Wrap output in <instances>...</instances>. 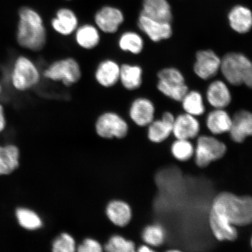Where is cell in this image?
Segmentation results:
<instances>
[{
  "label": "cell",
  "instance_id": "6da1fadb",
  "mask_svg": "<svg viewBox=\"0 0 252 252\" xmlns=\"http://www.w3.org/2000/svg\"><path fill=\"white\" fill-rule=\"evenodd\" d=\"M211 211L235 226L250 225L252 223V197L223 192L214 198Z\"/></svg>",
  "mask_w": 252,
  "mask_h": 252
},
{
  "label": "cell",
  "instance_id": "7a4b0ae2",
  "mask_svg": "<svg viewBox=\"0 0 252 252\" xmlns=\"http://www.w3.org/2000/svg\"><path fill=\"white\" fill-rule=\"evenodd\" d=\"M17 40L21 46L39 51L45 46L47 32L40 15L33 9L25 7L20 11Z\"/></svg>",
  "mask_w": 252,
  "mask_h": 252
},
{
  "label": "cell",
  "instance_id": "3957f363",
  "mask_svg": "<svg viewBox=\"0 0 252 252\" xmlns=\"http://www.w3.org/2000/svg\"><path fill=\"white\" fill-rule=\"evenodd\" d=\"M220 70L230 84L252 88V62L239 53H229L221 59Z\"/></svg>",
  "mask_w": 252,
  "mask_h": 252
},
{
  "label": "cell",
  "instance_id": "277c9868",
  "mask_svg": "<svg viewBox=\"0 0 252 252\" xmlns=\"http://www.w3.org/2000/svg\"><path fill=\"white\" fill-rule=\"evenodd\" d=\"M43 75L47 80L59 82L66 87H70L80 81L83 73L76 59L66 58L53 62L44 70Z\"/></svg>",
  "mask_w": 252,
  "mask_h": 252
},
{
  "label": "cell",
  "instance_id": "5b68a950",
  "mask_svg": "<svg viewBox=\"0 0 252 252\" xmlns=\"http://www.w3.org/2000/svg\"><path fill=\"white\" fill-rule=\"evenodd\" d=\"M40 77L38 68L29 58L20 56L16 60L11 74L15 89L20 91L31 89L38 84Z\"/></svg>",
  "mask_w": 252,
  "mask_h": 252
},
{
  "label": "cell",
  "instance_id": "8992f818",
  "mask_svg": "<svg viewBox=\"0 0 252 252\" xmlns=\"http://www.w3.org/2000/svg\"><path fill=\"white\" fill-rule=\"evenodd\" d=\"M157 76L158 90L169 98L182 101L188 92V88L181 71L175 68H165L160 70Z\"/></svg>",
  "mask_w": 252,
  "mask_h": 252
},
{
  "label": "cell",
  "instance_id": "52a82bcc",
  "mask_svg": "<svg viewBox=\"0 0 252 252\" xmlns=\"http://www.w3.org/2000/svg\"><path fill=\"white\" fill-rule=\"evenodd\" d=\"M95 130L100 137L105 138H122L127 135L128 126L125 120L118 113L108 111L97 118Z\"/></svg>",
  "mask_w": 252,
  "mask_h": 252
},
{
  "label": "cell",
  "instance_id": "ba28073f",
  "mask_svg": "<svg viewBox=\"0 0 252 252\" xmlns=\"http://www.w3.org/2000/svg\"><path fill=\"white\" fill-rule=\"evenodd\" d=\"M225 144L213 137L203 135L198 138L196 150V163L204 168L211 162L218 160L225 155Z\"/></svg>",
  "mask_w": 252,
  "mask_h": 252
},
{
  "label": "cell",
  "instance_id": "9c48e42d",
  "mask_svg": "<svg viewBox=\"0 0 252 252\" xmlns=\"http://www.w3.org/2000/svg\"><path fill=\"white\" fill-rule=\"evenodd\" d=\"M94 21L100 32L113 34L118 32L124 24L125 16L119 9L106 6L96 12Z\"/></svg>",
  "mask_w": 252,
  "mask_h": 252
},
{
  "label": "cell",
  "instance_id": "30bf717a",
  "mask_svg": "<svg viewBox=\"0 0 252 252\" xmlns=\"http://www.w3.org/2000/svg\"><path fill=\"white\" fill-rule=\"evenodd\" d=\"M139 30L154 42L168 39L172 36L171 23L154 20L140 14L137 21Z\"/></svg>",
  "mask_w": 252,
  "mask_h": 252
},
{
  "label": "cell",
  "instance_id": "8fae6325",
  "mask_svg": "<svg viewBox=\"0 0 252 252\" xmlns=\"http://www.w3.org/2000/svg\"><path fill=\"white\" fill-rule=\"evenodd\" d=\"M220 64L221 59L212 50H201L197 53L194 71L198 77L207 80L216 76Z\"/></svg>",
  "mask_w": 252,
  "mask_h": 252
},
{
  "label": "cell",
  "instance_id": "7c38bea8",
  "mask_svg": "<svg viewBox=\"0 0 252 252\" xmlns=\"http://www.w3.org/2000/svg\"><path fill=\"white\" fill-rule=\"evenodd\" d=\"M155 113L154 104L145 97L134 99L129 107V117L135 125L140 127L149 126L154 121Z\"/></svg>",
  "mask_w": 252,
  "mask_h": 252
},
{
  "label": "cell",
  "instance_id": "4fadbf2b",
  "mask_svg": "<svg viewBox=\"0 0 252 252\" xmlns=\"http://www.w3.org/2000/svg\"><path fill=\"white\" fill-rule=\"evenodd\" d=\"M120 73L121 65L118 62L112 59H104L94 71V80L103 88H112L119 83Z\"/></svg>",
  "mask_w": 252,
  "mask_h": 252
},
{
  "label": "cell",
  "instance_id": "5bb4252c",
  "mask_svg": "<svg viewBox=\"0 0 252 252\" xmlns=\"http://www.w3.org/2000/svg\"><path fill=\"white\" fill-rule=\"evenodd\" d=\"M53 30L62 36L72 35L79 26L78 19L71 9L62 8L56 12L51 22Z\"/></svg>",
  "mask_w": 252,
  "mask_h": 252
},
{
  "label": "cell",
  "instance_id": "9a60e30c",
  "mask_svg": "<svg viewBox=\"0 0 252 252\" xmlns=\"http://www.w3.org/2000/svg\"><path fill=\"white\" fill-rule=\"evenodd\" d=\"M232 140L236 143H242L246 138L252 136V113L240 110L232 118L229 130Z\"/></svg>",
  "mask_w": 252,
  "mask_h": 252
},
{
  "label": "cell",
  "instance_id": "2e32d148",
  "mask_svg": "<svg viewBox=\"0 0 252 252\" xmlns=\"http://www.w3.org/2000/svg\"><path fill=\"white\" fill-rule=\"evenodd\" d=\"M200 124L194 116L184 113L175 119L172 133L177 139L190 140L200 131Z\"/></svg>",
  "mask_w": 252,
  "mask_h": 252
},
{
  "label": "cell",
  "instance_id": "e0dca14e",
  "mask_svg": "<svg viewBox=\"0 0 252 252\" xmlns=\"http://www.w3.org/2000/svg\"><path fill=\"white\" fill-rule=\"evenodd\" d=\"M174 116L169 112H166L159 120H154L148 126V136L154 143H160L168 138L172 133Z\"/></svg>",
  "mask_w": 252,
  "mask_h": 252
},
{
  "label": "cell",
  "instance_id": "ac0fdd59",
  "mask_svg": "<svg viewBox=\"0 0 252 252\" xmlns=\"http://www.w3.org/2000/svg\"><path fill=\"white\" fill-rule=\"evenodd\" d=\"M73 34L77 45L86 50L95 49L101 40L100 31L96 25L92 24H87L78 26Z\"/></svg>",
  "mask_w": 252,
  "mask_h": 252
},
{
  "label": "cell",
  "instance_id": "d6986e66",
  "mask_svg": "<svg viewBox=\"0 0 252 252\" xmlns=\"http://www.w3.org/2000/svg\"><path fill=\"white\" fill-rule=\"evenodd\" d=\"M207 99L215 109H224L227 107L232 99L227 85L220 80L212 82L207 88Z\"/></svg>",
  "mask_w": 252,
  "mask_h": 252
},
{
  "label": "cell",
  "instance_id": "ffe728a7",
  "mask_svg": "<svg viewBox=\"0 0 252 252\" xmlns=\"http://www.w3.org/2000/svg\"><path fill=\"white\" fill-rule=\"evenodd\" d=\"M140 14L170 23L172 21V9L168 0H143Z\"/></svg>",
  "mask_w": 252,
  "mask_h": 252
},
{
  "label": "cell",
  "instance_id": "44dd1931",
  "mask_svg": "<svg viewBox=\"0 0 252 252\" xmlns=\"http://www.w3.org/2000/svg\"><path fill=\"white\" fill-rule=\"evenodd\" d=\"M228 21L236 32L248 33L252 28V11L244 5H236L229 11Z\"/></svg>",
  "mask_w": 252,
  "mask_h": 252
},
{
  "label": "cell",
  "instance_id": "7402d4cb",
  "mask_svg": "<svg viewBox=\"0 0 252 252\" xmlns=\"http://www.w3.org/2000/svg\"><path fill=\"white\" fill-rule=\"evenodd\" d=\"M143 70L141 66L130 63L121 65L119 82L125 90L134 91L143 84Z\"/></svg>",
  "mask_w": 252,
  "mask_h": 252
},
{
  "label": "cell",
  "instance_id": "603a6c76",
  "mask_svg": "<svg viewBox=\"0 0 252 252\" xmlns=\"http://www.w3.org/2000/svg\"><path fill=\"white\" fill-rule=\"evenodd\" d=\"M209 222L214 235L219 241H234L237 238L238 231L235 226L212 211Z\"/></svg>",
  "mask_w": 252,
  "mask_h": 252
},
{
  "label": "cell",
  "instance_id": "cb8c5ba5",
  "mask_svg": "<svg viewBox=\"0 0 252 252\" xmlns=\"http://www.w3.org/2000/svg\"><path fill=\"white\" fill-rule=\"evenodd\" d=\"M20 150L14 145L0 146V176L11 174L20 165Z\"/></svg>",
  "mask_w": 252,
  "mask_h": 252
},
{
  "label": "cell",
  "instance_id": "d4e9b609",
  "mask_svg": "<svg viewBox=\"0 0 252 252\" xmlns=\"http://www.w3.org/2000/svg\"><path fill=\"white\" fill-rule=\"evenodd\" d=\"M206 124L214 134L229 132L232 125V118L224 109H215L208 115Z\"/></svg>",
  "mask_w": 252,
  "mask_h": 252
},
{
  "label": "cell",
  "instance_id": "484cf974",
  "mask_svg": "<svg viewBox=\"0 0 252 252\" xmlns=\"http://www.w3.org/2000/svg\"><path fill=\"white\" fill-rule=\"evenodd\" d=\"M118 46L121 51L138 55L144 48V40L139 33L133 31H127L119 36Z\"/></svg>",
  "mask_w": 252,
  "mask_h": 252
},
{
  "label": "cell",
  "instance_id": "4316f807",
  "mask_svg": "<svg viewBox=\"0 0 252 252\" xmlns=\"http://www.w3.org/2000/svg\"><path fill=\"white\" fill-rule=\"evenodd\" d=\"M107 216L114 224L124 226L130 221L131 210L128 205L122 201L110 202L106 209Z\"/></svg>",
  "mask_w": 252,
  "mask_h": 252
},
{
  "label": "cell",
  "instance_id": "83f0119b",
  "mask_svg": "<svg viewBox=\"0 0 252 252\" xmlns=\"http://www.w3.org/2000/svg\"><path fill=\"white\" fill-rule=\"evenodd\" d=\"M181 102L183 108L189 115L196 117L202 115L205 112L203 96L197 91H188Z\"/></svg>",
  "mask_w": 252,
  "mask_h": 252
},
{
  "label": "cell",
  "instance_id": "f1b7e54d",
  "mask_svg": "<svg viewBox=\"0 0 252 252\" xmlns=\"http://www.w3.org/2000/svg\"><path fill=\"white\" fill-rule=\"evenodd\" d=\"M15 216L19 224L25 229L35 230L42 225L39 216L33 211L26 208H19L16 210Z\"/></svg>",
  "mask_w": 252,
  "mask_h": 252
},
{
  "label": "cell",
  "instance_id": "f546056e",
  "mask_svg": "<svg viewBox=\"0 0 252 252\" xmlns=\"http://www.w3.org/2000/svg\"><path fill=\"white\" fill-rule=\"evenodd\" d=\"M171 151L172 155L176 159L186 161L193 156L194 148L188 140L177 139L173 143Z\"/></svg>",
  "mask_w": 252,
  "mask_h": 252
},
{
  "label": "cell",
  "instance_id": "4dcf8cb0",
  "mask_svg": "<svg viewBox=\"0 0 252 252\" xmlns=\"http://www.w3.org/2000/svg\"><path fill=\"white\" fill-rule=\"evenodd\" d=\"M164 229L159 225L147 226L143 234L144 241L153 247H158L163 244L165 239Z\"/></svg>",
  "mask_w": 252,
  "mask_h": 252
},
{
  "label": "cell",
  "instance_id": "1f68e13d",
  "mask_svg": "<svg viewBox=\"0 0 252 252\" xmlns=\"http://www.w3.org/2000/svg\"><path fill=\"white\" fill-rule=\"evenodd\" d=\"M105 250L109 252H133L135 245L133 242L126 240L120 236H113L105 246Z\"/></svg>",
  "mask_w": 252,
  "mask_h": 252
},
{
  "label": "cell",
  "instance_id": "d6a6232c",
  "mask_svg": "<svg viewBox=\"0 0 252 252\" xmlns=\"http://www.w3.org/2000/svg\"><path fill=\"white\" fill-rule=\"evenodd\" d=\"M75 250L74 239L65 233L57 238L53 244V251L55 252H73Z\"/></svg>",
  "mask_w": 252,
  "mask_h": 252
},
{
  "label": "cell",
  "instance_id": "836d02e7",
  "mask_svg": "<svg viewBox=\"0 0 252 252\" xmlns=\"http://www.w3.org/2000/svg\"><path fill=\"white\" fill-rule=\"evenodd\" d=\"M102 250L99 242L92 239H86L83 244L78 247V251L80 252H100Z\"/></svg>",
  "mask_w": 252,
  "mask_h": 252
},
{
  "label": "cell",
  "instance_id": "e575fe53",
  "mask_svg": "<svg viewBox=\"0 0 252 252\" xmlns=\"http://www.w3.org/2000/svg\"><path fill=\"white\" fill-rule=\"evenodd\" d=\"M6 121L3 106L0 104V133L4 130Z\"/></svg>",
  "mask_w": 252,
  "mask_h": 252
},
{
  "label": "cell",
  "instance_id": "d590c367",
  "mask_svg": "<svg viewBox=\"0 0 252 252\" xmlns=\"http://www.w3.org/2000/svg\"><path fill=\"white\" fill-rule=\"evenodd\" d=\"M138 252H154L153 250H151L150 248L147 247V246L143 245L141 246L139 248H138Z\"/></svg>",
  "mask_w": 252,
  "mask_h": 252
},
{
  "label": "cell",
  "instance_id": "8d00e7d4",
  "mask_svg": "<svg viewBox=\"0 0 252 252\" xmlns=\"http://www.w3.org/2000/svg\"><path fill=\"white\" fill-rule=\"evenodd\" d=\"M1 91H2V87H1V84H0V93H1Z\"/></svg>",
  "mask_w": 252,
  "mask_h": 252
},
{
  "label": "cell",
  "instance_id": "74e56055",
  "mask_svg": "<svg viewBox=\"0 0 252 252\" xmlns=\"http://www.w3.org/2000/svg\"><path fill=\"white\" fill-rule=\"evenodd\" d=\"M251 245H252V239H251Z\"/></svg>",
  "mask_w": 252,
  "mask_h": 252
}]
</instances>
